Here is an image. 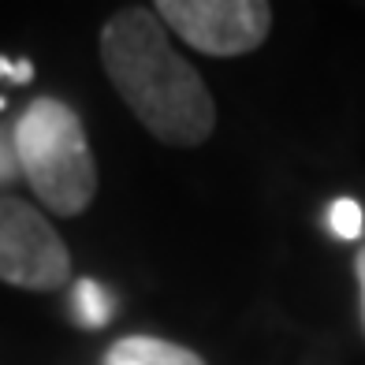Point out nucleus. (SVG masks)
Wrapping results in <instances>:
<instances>
[{
  "label": "nucleus",
  "instance_id": "nucleus-1",
  "mask_svg": "<svg viewBox=\"0 0 365 365\" xmlns=\"http://www.w3.org/2000/svg\"><path fill=\"white\" fill-rule=\"evenodd\" d=\"M101 63L149 135L168 145H202L212 135V93L172 48L153 8L112 15L101 30Z\"/></svg>",
  "mask_w": 365,
  "mask_h": 365
},
{
  "label": "nucleus",
  "instance_id": "nucleus-2",
  "mask_svg": "<svg viewBox=\"0 0 365 365\" xmlns=\"http://www.w3.org/2000/svg\"><path fill=\"white\" fill-rule=\"evenodd\" d=\"M15 157L30 190L56 212L78 217L97 194V164L71 105L38 97L15 123Z\"/></svg>",
  "mask_w": 365,
  "mask_h": 365
},
{
  "label": "nucleus",
  "instance_id": "nucleus-3",
  "mask_svg": "<svg viewBox=\"0 0 365 365\" xmlns=\"http://www.w3.org/2000/svg\"><path fill=\"white\" fill-rule=\"evenodd\" d=\"M0 279L26 291H53L71 279V254L34 205L0 194Z\"/></svg>",
  "mask_w": 365,
  "mask_h": 365
},
{
  "label": "nucleus",
  "instance_id": "nucleus-4",
  "mask_svg": "<svg viewBox=\"0 0 365 365\" xmlns=\"http://www.w3.org/2000/svg\"><path fill=\"white\" fill-rule=\"evenodd\" d=\"M153 11L205 56H246L272 26V8L261 0H160Z\"/></svg>",
  "mask_w": 365,
  "mask_h": 365
},
{
  "label": "nucleus",
  "instance_id": "nucleus-5",
  "mask_svg": "<svg viewBox=\"0 0 365 365\" xmlns=\"http://www.w3.org/2000/svg\"><path fill=\"white\" fill-rule=\"evenodd\" d=\"M105 365H205L194 351L153 336H127L108 346Z\"/></svg>",
  "mask_w": 365,
  "mask_h": 365
},
{
  "label": "nucleus",
  "instance_id": "nucleus-6",
  "mask_svg": "<svg viewBox=\"0 0 365 365\" xmlns=\"http://www.w3.org/2000/svg\"><path fill=\"white\" fill-rule=\"evenodd\" d=\"M71 302H75V321L82 328H105L112 321V309H115V298L97 279H78Z\"/></svg>",
  "mask_w": 365,
  "mask_h": 365
},
{
  "label": "nucleus",
  "instance_id": "nucleus-7",
  "mask_svg": "<svg viewBox=\"0 0 365 365\" xmlns=\"http://www.w3.org/2000/svg\"><path fill=\"white\" fill-rule=\"evenodd\" d=\"M328 227H331V235L343 239V242L361 239V227H365L361 205L354 202V197H336L331 209H328Z\"/></svg>",
  "mask_w": 365,
  "mask_h": 365
},
{
  "label": "nucleus",
  "instance_id": "nucleus-8",
  "mask_svg": "<svg viewBox=\"0 0 365 365\" xmlns=\"http://www.w3.org/2000/svg\"><path fill=\"white\" fill-rule=\"evenodd\" d=\"M19 175V157H15V142L0 130V187H8V182Z\"/></svg>",
  "mask_w": 365,
  "mask_h": 365
},
{
  "label": "nucleus",
  "instance_id": "nucleus-9",
  "mask_svg": "<svg viewBox=\"0 0 365 365\" xmlns=\"http://www.w3.org/2000/svg\"><path fill=\"white\" fill-rule=\"evenodd\" d=\"M11 78V82H30L34 78V68H30V60H19V63H11V60H4L0 56V78Z\"/></svg>",
  "mask_w": 365,
  "mask_h": 365
},
{
  "label": "nucleus",
  "instance_id": "nucleus-10",
  "mask_svg": "<svg viewBox=\"0 0 365 365\" xmlns=\"http://www.w3.org/2000/svg\"><path fill=\"white\" fill-rule=\"evenodd\" d=\"M354 272H358V287H361V324H365V246L358 250V261H354Z\"/></svg>",
  "mask_w": 365,
  "mask_h": 365
}]
</instances>
